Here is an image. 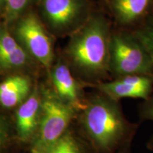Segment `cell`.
<instances>
[{"label": "cell", "mask_w": 153, "mask_h": 153, "mask_svg": "<svg viewBox=\"0 0 153 153\" xmlns=\"http://www.w3.org/2000/svg\"><path fill=\"white\" fill-rule=\"evenodd\" d=\"M112 28L104 13L94 10L85 24L69 36L62 59L85 87L112 79L108 67Z\"/></svg>", "instance_id": "obj_1"}, {"label": "cell", "mask_w": 153, "mask_h": 153, "mask_svg": "<svg viewBox=\"0 0 153 153\" xmlns=\"http://www.w3.org/2000/svg\"><path fill=\"white\" fill-rule=\"evenodd\" d=\"M32 57L4 28H0V67L4 69L23 68Z\"/></svg>", "instance_id": "obj_12"}, {"label": "cell", "mask_w": 153, "mask_h": 153, "mask_svg": "<svg viewBox=\"0 0 153 153\" xmlns=\"http://www.w3.org/2000/svg\"><path fill=\"white\" fill-rule=\"evenodd\" d=\"M75 125L93 153H116L132 143L137 129L124 116L119 101L97 90L87 95Z\"/></svg>", "instance_id": "obj_2"}, {"label": "cell", "mask_w": 153, "mask_h": 153, "mask_svg": "<svg viewBox=\"0 0 153 153\" xmlns=\"http://www.w3.org/2000/svg\"><path fill=\"white\" fill-rule=\"evenodd\" d=\"M147 148H148L149 150L153 151V135L150 137V139L149 140L148 144H147Z\"/></svg>", "instance_id": "obj_19"}, {"label": "cell", "mask_w": 153, "mask_h": 153, "mask_svg": "<svg viewBox=\"0 0 153 153\" xmlns=\"http://www.w3.org/2000/svg\"><path fill=\"white\" fill-rule=\"evenodd\" d=\"M8 134V129L6 120L2 116H0V149L6 142Z\"/></svg>", "instance_id": "obj_17"}, {"label": "cell", "mask_w": 153, "mask_h": 153, "mask_svg": "<svg viewBox=\"0 0 153 153\" xmlns=\"http://www.w3.org/2000/svg\"><path fill=\"white\" fill-rule=\"evenodd\" d=\"M41 95L40 87L34 86L30 95L19 105L16 114V126L19 138L24 142L35 136L41 114Z\"/></svg>", "instance_id": "obj_10"}, {"label": "cell", "mask_w": 153, "mask_h": 153, "mask_svg": "<svg viewBox=\"0 0 153 153\" xmlns=\"http://www.w3.org/2000/svg\"><path fill=\"white\" fill-rule=\"evenodd\" d=\"M16 33L21 45L30 56L49 71L55 58L53 44L39 17L32 12L21 17Z\"/></svg>", "instance_id": "obj_6"}, {"label": "cell", "mask_w": 153, "mask_h": 153, "mask_svg": "<svg viewBox=\"0 0 153 153\" xmlns=\"http://www.w3.org/2000/svg\"><path fill=\"white\" fill-rule=\"evenodd\" d=\"M30 76L14 75L0 83V104L5 108L20 105L33 89Z\"/></svg>", "instance_id": "obj_11"}, {"label": "cell", "mask_w": 153, "mask_h": 153, "mask_svg": "<svg viewBox=\"0 0 153 153\" xmlns=\"http://www.w3.org/2000/svg\"><path fill=\"white\" fill-rule=\"evenodd\" d=\"M131 31L145 45L153 59V12L142 24Z\"/></svg>", "instance_id": "obj_14"}, {"label": "cell", "mask_w": 153, "mask_h": 153, "mask_svg": "<svg viewBox=\"0 0 153 153\" xmlns=\"http://www.w3.org/2000/svg\"><path fill=\"white\" fill-rule=\"evenodd\" d=\"M48 72L52 89L56 94L78 113L81 111L87 103L85 87L72 74L62 57L53 63Z\"/></svg>", "instance_id": "obj_7"}, {"label": "cell", "mask_w": 153, "mask_h": 153, "mask_svg": "<svg viewBox=\"0 0 153 153\" xmlns=\"http://www.w3.org/2000/svg\"><path fill=\"white\" fill-rule=\"evenodd\" d=\"M101 1H104V2H105V1H106V0H101Z\"/></svg>", "instance_id": "obj_21"}, {"label": "cell", "mask_w": 153, "mask_h": 153, "mask_svg": "<svg viewBox=\"0 0 153 153\" xmlns=\"http://www.w3.org/2000/svg\"><path fill=\"white\" fill-rule=\"evenodd\" d=\"M110 75L111 79L128 75L153 76V59L131 30L113 26L109 41Z\"/></svg>", "instance_id": "obj_4"}, {"label": "cell", "mask_w": 153, "mask_h": 153, "mask_svg": "<svg viewBox=\"0 0 153 153\" xmlns=\"http://www.w3.org/2000/svg\"><path fill=\"white\" fill-rule=\"evenodd\" d=\"M41 11L52 31L70 36L85 24L94 9L89 0H41Z\"/></svg>", "instance_id": "obj_5"}, {"label": "cell", "mask_w": 153, "mask_h": 153, "mask_svg": "<svg viewBox=\"0 0 153 153\" xmlns=\"http://www.w3.org/2000/svg\"><path fill=\"white\" fill-rule=\"evenodd\" d=\"M93 88L118 101L126 98L146 100L153 94V76H124L101 82Z\"/></svg>", "instance_id": "obj_8"}, {"label": "cell", "mask_w": 153, "mask_h": 153, "mask_svg": "<svg viewBox=\"0 0 153 153\" xmlns=\"http://www.w3.org/2000/svg\"><path fill=\"white\" fill-rule=\"evenodd\" d=\"M4 1L5 0H0V10L4 7Z\"/></svg>", "instance_id": "obj_20"}, {"label": "cell", "mask_w": 153, "mask_h": 153, "mask_svg": "<svg viewBox=\"0 0 153 153\" xmlns=\"http://www.w3.org/2000/svg\"><path fill=\"white\" fill-rule=\"evenodd\" d=\"M40 89L41 114L37 131L32 140L31 153H46L75 123L79 114L52 88L40 86Z\"/></svg>", "instance_id": "obj_3"}, {"label": "cell", "mask_w": 153, "mask_h": 153, "mask_svg": "<svg viewBox=\"0 0 153 153\" xmlns=\"http://www.w3.org/2000/svg\"><path fill=\"white\" fill-rule=\"evenodd\" d=\"M131 143H129L124 145L116 153H131Z\"/></svg>", "instance_id": "obj_18"}, {"label": "cell", "mask_w": 153, "mask_h": 153, "mask_svg": "<svg viewBox=\"0 0 153 153\" xmlns=\"http://www.w3.org/2000/svg\"><path fill=\"white\" fill-rule=\"evenodd\" d=\"M46 153H93L76 127L67 131Z\"/></svg>", "instance_id": "obj_13"}, {"label": "cell", "mask_w": 153, "mask_h": 153, "mask_svg": "<svg viewBox=\"0 0 153 153\" xmlns=\"http://www.w3.org/2000/svg\"><path fill=\"white\" fill-rule=\"evenodd\" d=\"M114 27L133 30L153 12V0H106Z\"/></svg>", "instance_id": "obj_9"}, {"label": "cell", "mask_w": 153, "mask_h": 153, "mask_svg": "<svg viewBox=\"0 0 153 153\" xmlns=\"http://www.w3.org/2000/svg\"><path fill=\"white\" fill-rule=\"evenodd\" d=\"M33 0H5L6 15L9 20H14L28 8Z\"/></svg>", "instance_id": "obj_15"}, {"label": "cell", "mask_w": 153, "mask_h": 153, "mask_svg": "<svg viewBox=\"0 0 153 153\" xmlns=\"http://www.w3.org/2000/svg\"><path fill=\"white\" fill-rule=\"evenodd\" d=\"M139 118L141 120L153 121V94L138 106Z\"/></svg>", "instance_id": "obj_16"}]
</instances>
